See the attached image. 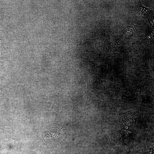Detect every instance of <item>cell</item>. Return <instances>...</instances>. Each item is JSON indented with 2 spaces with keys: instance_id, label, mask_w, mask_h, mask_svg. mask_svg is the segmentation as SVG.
Masks as SVG:
<instances>
[{
  "instance_id": "6da1fadb",
  "label": "cell",
  "mask_w": 154,
  "mask_h": 154,
  "mask_svg": "<svg viewBox=\"0 0 154 154\" xmlns=\"http://www.w3.org/2000/svg\"><path fill=\"white\" fill-rule=\"evenodd\" d=\"M136 32V29L135 25L132 24L127 27L120 38L118 39L117 42H115L114 45V46H115L116 47L120 44L126 39L131 37Z\"/></svg>"
}]
</instances>
